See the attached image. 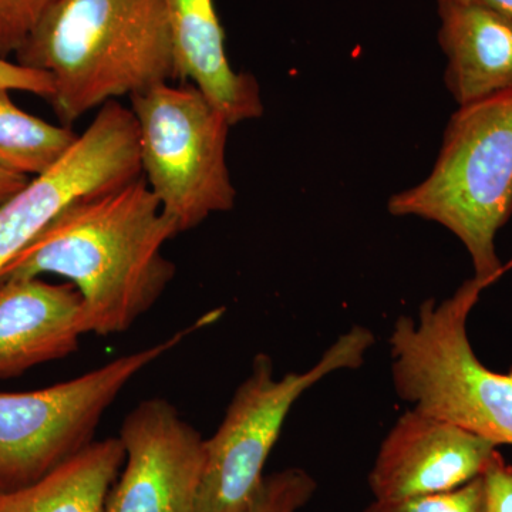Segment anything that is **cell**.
Listing matches in <instances>:
<instances>
[{
    "label": "cell",
    "instance_id": "cell-13",
    "mask_svg": "<svg viewBox=\"0 0 512 512\" xmlns=\"http://www.w3.org/2000/svg\"><path fill=\"white\" fill-rule=\"evenodd\" d=\"M444 83L458 107L512 89V19L474 6L439 8Z\"/></svg>",
    "mask_w": 512,
    "mask_h": 512
},
{
    "label": "cell",
    "instance_id": "cell-19",
    "mask_svg": "<svg viewBox=\"0 0 512 512\" xmlns=\"http://www.w3.org/2000/svg\"><path fill=\"white\" fill-rule=\"evenodd\" d=\"M0 89L35 94L50 101L53 97V80L46 72L9 62L6 57L0 56Z\"/></svg>",
    "mask_w": 512,
    "mask_h": 512
},
{
    "label": "cell",
    "instance_id": "cell-18",
    "mask_svg": "<svg viewBox=\"0 0 512 512\" xmlns=\"http://www.w3.org/2000/svg\"><path fill=\"white\" fill-rule=\"evenodd\" d=\"M56 0H0V56L15 55Z\"/></svg>",
    "mask_w": 512,
    "mask_h": 512
},
{
    "label": "cell",
    "instance_id": "cell-15",
    "mask_svg": "<svg viewBox=\"0 0 512 512\" xmlns=\"http://www.w3.org/2000/svg\"><path fill=\"white\" fill-rule=\"evenodd\" d=\"M80 134L19 109L10 90L0 89V168L29 178L47 173L74 146Z\"/></svg>",
    "mask_w": 512,
    "mask_h": 512
},
{
    "label": "cell",
    "instance_id": "cell-21",
    "mask_svg": "<svg viewBox=\"0 0 512 512\" xmlns=\"http://www.w3.org/2000/svg\"><path fill=\"white\" fill-rule=\"evenodd\" d=\"M439 8L447 6H474V8H483L501 13L512 19V0H436Z\"/></svg>",
    "mask_w": 512,
    "mask_h": 512
},
{
    "label": "cell",
    "instance_id": "cell-1",
    "mask_svg": "<svg viewBox=\"0 0 512 512\" xmlns=\"http://www.w3.org/2000/svg\"><path fill=\"white\" fill-rule=\"evenodd\" d=\"M143 175L74 202L0 272V282L63 276L82 296L89 333L126 332L173 281L163 247L177 237Z\"/></svg>",
    "mask_w": 512,
    "mask_h": 512
},
{
    "label": "cell",
    "instance_id": "cell-22",
    "mask_svg": "<svg viewBox=\"0 0 512 512\" xmlns=\"http://www.w3.org/2000/svg\"><path fill=\"white\" fill-rule=\"evenodd\" d=\"M29 181L30 178L26 175L12 173V171L0 168V204L25 188Z\"/></svg>",
    "mask_w": 512,
    "mask_h": 512
},
{
    "label": "cell",
    "instance_id": "cell-6",
    "mask_svg": "<svg viewBox=\"0 0 512 512\" xmlns=\"http://www.w3.org/2000/svg\"><path fill=\"white\" fill-rule=\"evenodd\" d=\"M375 342L369 329L353 326L311 369L281 379H276L271 357L256 355L251 373L239 384L220 427L205 440L195 512H247L293 404L326 376L362 366Z\"/></svg>",
    "mask_w": 512,
    "mask_h": 512
},
{
    "label": "cell",
    "instance_id": "cell-9",
    "mask_svg": "<svg viewBox=\"0 0 512 512\" xmlns=\"http://www.w3.org/2000/svg\"><path fill=\"white\" fill-rule=\"evenodd\" d=\"M124 471L104 512H195L205 440L168 400H143L127 414L120 437Z\"/></svg>",
    "mask_w": 512,
    "mask_h": 512
},
{
    "label": "cell",
    "instance_id": "cell-11",
    "mask_svg": "<svg viewBox=\"0 0 512 512\" xmlns=\"http://www.w3.org/2000/svg\"><path fill=\"white\" fill-rule=\"evenodd\" d=\"M86 333L82 296L69 282L49 284L40 276L0 282V379L72 355Z\"/></svg>",
    "mask_w": 512,
    "mask_h": 512
},
{
    "label": "cell",
    "instance_id": "cell-5",
    "mask_svg": "<svg viewBox=\"0 0 512 512\" xmlns=\"http://www.w3.org/2000/svg\"><path fill=\"white\" fill-rule=\"evenodd\" d=\"M141 174L178 234L232 210L237 190L227 164L229 126L192 84L160 83L130 97Z\"/></svg>",
    "mask_w": 512,
    "mask_h": 512
},
{
    "label": "cell",
    "instance_id": "cell-14",
    "mask_svg": "<svg viewBox=\"0 0 512 512\" xmlns=\"http://www.w3.org/2000/svg\"><path fill=\"white\" fill-rule=\"evenodd\" d=\"M124 461L119 437L93 441L42 480L0 494V512H104Z\"/></svg>",
    "mask_w": 512,
    "mask_h": 512
},
{
    "label": "cell",
    "instance_id": "cell-20",
    "mask_svg": "<svg viewBox=\"0 0 512 512\" xmlns=\"http://www.w3.org/2000/svg\"><path fill=\"white\" fill-rule=\"evenodd\" d=\"M485 512H512V466L498 453L481 474Z\"/></svg>",
    "mask_w": 512,
    "mask_h": 512
},
{
    "label": "cell",
    "instance_id": "cell-3",
    "mask_svg": "<svg viewBox=\"0 0 512 512\" xmlns=\"http://www.w3.org/2000/svg\"><path fill=\"white\" fill-rule=\"evenodd\" d=\"M387 210L447 228L477 278L500 279L511 269L512 261L501 264L495 237L512 215V89L458 107L429 177L392 195Z\"/></svg>",
    "mask_w": 512,
    "mask_h": 512
},
{
    "label": "cell",
    "instance_id": "cell-4",
    "mask_svg": "<svg viewBox=\"0 0 512 512\" xmlns=\"http://www.w3.org/2000/svg\"><path fill=\"white\" fill-rule=\"evenodd\" d=\"M498 279L473 278L417 319L400 316L390 335L394 390L417 412L512 446V367L497 373L478 360L467 320L481 292Z\"/></svg>",
    "mask_w": 512,
    "mask_h": 512
},
{
    "label": "cell",
    "instance_id": "cell-16",
    "mask_svg": "<svg viewBox=\"0 0 512 512\" xmlns=\"http://www.w3.org/2000/svg\"><path fill=\"white\" fill-rule=\"evenodd\" d=\"M316 488L308 471L286 468L264 478L247 512H298L311 501Z\"/></svg>",
    "mask_w": 512,
    "mask_h": 512
},
{
    "label": "cell",
    "instance_id": "cell-10",
    "mask_svg": "<svg viewBox=\"0 0 512 512\" xmlns=\"http://www.w3.org/2000/svg\"><path fill=\"white\" fill-rule=\"evenodd\" d=\"M497 447L471 431L409 410L379 448L370 490L379 501L456 490L484 473Z\"/></svg>",
    "mask_w": 512,
    "mask_h": 512
},
{
    "label": "cell",
    "instance_id": "cell-2",
    "mask_svg": "<svg viewBox=\"0 0 512 512\" xmlns=\"http://www.w3.org/2000/svg\"><path fill=\"white\" fill-rule=\"evenodd\" d=\"M50 74L63 126L111 100L177 79L164 0H56L15 53Z\"/></svg>",
    "mask_w": 512,
    "mask_h": 512
},
{
    "label": "cell",
    "instance_id": "cell-7",
    "mask_svg": "<svg viewBox=\"0 0 512 512\" xmlns=\"http://www.w3.org/2000/svg\"><path fill=\"white\" fill-rule=\"evenodd\" d=\"M218 315L208 313L163 342L117 357L69 382L32 392H0V494L42 480L93 443L101 417L124 387Z\"/></svg>",
    "mask_w": 512,
    "mask_h": 512
},
{
    "label": "cell",
    "instance_id": "cell-17",
    "mask_svg": "<svg viewBox=\"0 0 512 512\" xmlns=\"http://www.w3.org/2000/svg\"><path fill=\"white\" fill-rule=\"evenodd\" d=\"M363 512H485L483 478H474L444 493L394 501L375 500Z\"/></svg>",
    "mask_w": 512,
    "mask_h": 512
},
{
    "label": "cell",
    "instance_id": "cell-12",
    "mask_svg": "<svg viewBox=\"0 0 512 512\" xmlns=\"http://www.w3.org/2000/svg\"><path fill=\"white\" fill-rule=\"evenodd\" d=\"M173 37L177 79L191 80L229 126L264 114L261 89L254 77L229 63L214 0H164Z\"/></svg>",
    "mask_w": 512,
    "mask_h": 512
},
{
    "label": "cell",
    "instance_id": "cell-8",
    "mask_svg": "<svg viewBox=\"0 0 512 512\" xmlns=\"http://www.w3.org/2000/svg\"><path fill=\"white\" fill-rule=\"evenodd\" d=\"M141 175L136 117L111 100L55 167L0 204V272L74 202Z\"/></svg>",
    "mask_w": 512,
    "mask_h": 512
}]
</instances>
